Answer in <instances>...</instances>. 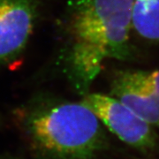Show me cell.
<instances>
[{
  "instance_id": "obj_1",
  "label": "cell",
  "mask_w": 159,
  "mask_h": 159,
  "mask_svg": "<svg viewBox=\"0 0 159 159\" xmlns=\"http://www.w3.org/2000/svg\"><path fill=\"white\" fill-rule=\"evenodd\" d=\"M134 0H67L61 21L62 70L84 97L110 59L129 60Z\"/></svg>"
},
{
  "instance_id": "obj_2",
  "label": "cell",
  "mask_w": 159,
  "mask_h": 159,
  "mask_svg": "<svg viewBox=\"0 0 159 159\" xmlns=\"http://www.w3.org/2000/svg\"><path fill=\"white\" fill-rule=\"evenodd\" d=\"M14 117L39 159H98L109 148L101 121L81 102L40 95L18 108Z\"/></svg>"
},
{
  "instance_id": "obj_3",
  "label": "cell",
  "mask_w": 159,
  "mask_h": 159,
  "mask_svg": "<svg viewBox=\"0 0 159 159\" xmlns=\"http://www.w3.org/2000/svg\"><path fill=\"white\" fill-rule=\"evenodd\" d=\"M113 134L133 148L154 150L158 138L153 126L110 95L89 93L80 101Z\"/></svg>"
},
{
  "instance_id": "obj_4",
  "label": "cell",
  "mask_w": 159,
  "mask_h": 159,
  "mask_svg": "<svg viewBox=\"0 0 159 159\" xmlns=\"http://www.w3.org/2000/svg\"><path fill=\"white\" fill-rule=\"evenodd\" d=\"M39 14L37 0H0V66L21 55Z\"/></svg>"
},
{
  "instance_id": "obj_5",
  "label": "cell",
  "mask_w": 159,
  "mask_h": 159,
  "mask_svg": "<svg viewBox=\"0 0 159 159\" xmlns=\"http://www.w3.org/2000/svg\"><path fill=\"white\" fill-rule=\"evenodd\" d=\"M111 96L152 126L159 127V98L146 84L142 70H119L111 83Z\"/></svg>"
},
{
  "instance_id": "obj_6",
  "label": "cell",
  "mask_w": 159,
  "mask_h": 159,
  "mask_svg": "<svg viewBox=\"0 0 159 159\" xmlns=\"http://www.w3.org/2000/svg\"><path fill=\"white\" fill-rule=\"evenodd\" d=\"M133 29L143 39L159 43V0H134Z\"/></svg>"
},
{
  "instance_id": "obj_7",
  "label": "cell",
  "mask_w": 159,
  "mask_h": 159,
  "mask_svg": "<svg viewBox=\"0 0 159 159\" xmlns=\"http://www.w3.org/2000/svg\"><path fill=\"white\" fill-rule=\"evenodd\" d=\"M142 76L148 88L159 98V70L152 72L142 71Z\"/></svg>"
},
{
  "instance_id": "obj_8",
  "label": "cell",
  "mask_w": 159,
  "mask_h": 159,
  "mask_svg": "<svg viewBox=\"0 0 159 159\" xmlns=\"http://www.w3.org/2000/svg\"><path fill=\"white\" fill-rule=\"evenodd\" d=\"M0 159H19L16 157H13L11 156H8V155H0Z\"/></svg>"
},
{
  "instance_id": "obj_9",
  "label": "cell",
  "mask_w": 159,
  "mask_h": 159,
  "mask_svg": "<svg viewBox=\"0 0 159 159\" xmlns=\"http://www.w3.org/2000/svg\"><path fill=\"white\" fill-rule=\"evenodd\" d=\"M0 122H1V118H0Z\"/></svg>"
}]
</instances>
